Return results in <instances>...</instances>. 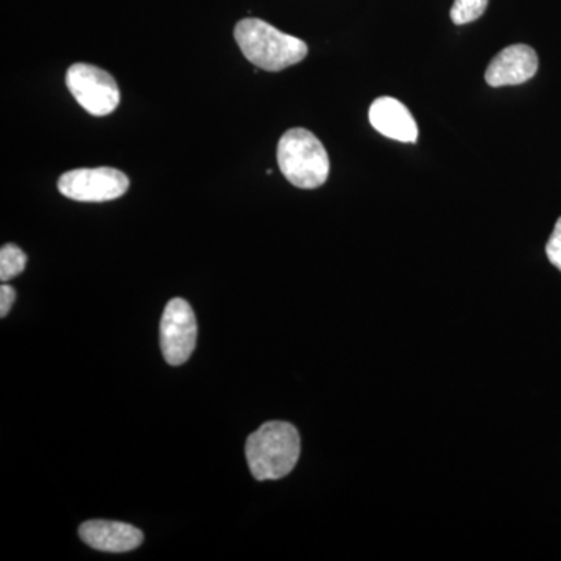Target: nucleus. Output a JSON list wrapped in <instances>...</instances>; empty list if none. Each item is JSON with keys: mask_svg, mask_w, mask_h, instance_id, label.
Segmentation results:
<instances>
[{"mask_svg": "<svg viewBox=\"0 0 561 561\" xmlns=\"http://www.w3.org/2000/svg\"><path fill=\"white\" fill-rule=\"evenodd\" d=\"M234 39L251 65L268 72H279L308 57L309 47L305 41L287 35L257 18L239 21Z\"/></svg>", "mask_w": 561, "mask_h": 561, "instance_id": "1", "label": "nucleus"}, {"mask_svg": "<svg viewBox=\"0 0 561 561\" xmlns=\"http://www.w3.org/2000/svg\"><path fill=\"white\" fill-rule=\"evenodd\" d=\"M300 434L286 421H268L247 440L245 456L256 481L286 478L300 459Z\"/></svg>", "mask_w": 561, "mask_h": 561, "instance_id": "2", "label": "nucleus"}, {"mask_svg": "<svg viewBox=\"0 0 561 561\" xmlns=\"http://www.w3.org/2000/svg\"><path fill=\"white\" fill-rule=\"evenodd\" d=\"M278 165L287 181L300 190H317L330 176L328 151L306 128H290L280 136Z\"/></svg>", "mask_w": 561, "mask_h": 561, "instance_id": "3", "label": "nucleus"}, {"mask_svg": "<svg viewBox=\"0 0 561 561\" xmlns=\"http://www.w3.org/2000/svg\"><path fill=\"white\" fill-rule=\"evenodd\" d=\"M66 84L81 108L92 116H108L119 106L121 91L116 80L98 66L76 62L66 73Z\"/></svg>", "mask_w": 561, "mask_h": 561, "instance_id": "4", "label": "nucleus"}, {"mask_svg": "<svg viewBox=\"0 0 561 561\" xmlns=\"http://www.w3.org/2000/svg\"><path fill=\"white\" fill-rule=\"evenodd\" d=\"M130 187L124 172L111 168L77 169L62 173L58 191L70 201L102 203L116 201Z\"/></svg>", "mask_w": 561, "mask_h": 561, "instance_id": "5", "label": "nucleus"}, {"mask_svg": "<svg viewBox=\"0 0 561 561\" xmlns=\"http://www.w3.org/2000/svg\"><path fill=\"white\" fill-rule=\"evenodd\" d=\"M162 356L172 367L190 360L197 345V320L190 302L173 298L165 306L160 324Z\"/></svg>", "mask_w": 561, "mask_h": 561, "instance_id": "6", "label": "nucleus"}, {"mask_svg": "<svg viewBox=\"0 0 561 561\" xmlns=\"http://www.w3.org/2000/svg\"><path fill=\"white\" fill-rule=\"evenodd\" d=\"M537 70V51L526 44H515L491 60L485 80L493 88L515 87L534 79Z\"/></svg>", "mask_w": 561, "mask_h": 561, "instance_id": "7", "label": "nucleus"}, {"mask_svg": "<svg viewBox=\"0 0 561 561\" xmlns=\"http://www.w3.org/2000/svg\"><path fill=\"white\" fill-rule=\"evenodd\" d=\"M79 535L90 548L102 552H130L144 541V534L138 527L102 519L81 524Z\"/></svg>", "mask_w": 561, "mask_h": 561, "instance_id": "8", "label": "nucleus"}, {"mask_svg": "<svg viewBox=\"0 0 561 561\" xmlns=\"http://www.w3.org/2000/svg\"><path fill=\"white\" fill-rule=\"evenodd\" d=\"M368 119L373 128L386 138L412 144L419 139V125L411 111L397 99H376L368 111Z\"/></svg>", "mask_w": 561, "mask_h": 561, "instance_id": "9", "label": "nucleus"}, {"mask_svg": "<svg viewBox=\"0 0 561 561\" xmlns=\"http://www.w3.org/2000/svg\"><path fill=\"white\" fill-rule=\"evenodd\" d=\"M27 265V256L20 247L13 243H5L0 250V280L9 283L10 279L16 278L24 272Z\"/></svg>", "mask_w": 561, "mask_h": 561, "instance_id": "10", "label": "nucleus"}, {"mask_svg": "<svg viewBox=\"0 0 561 561\" xmlns=\"http://www.w3.org/2000/svg\"><path fill=\"white\" fill-rule=\"evenodd\" d=\"M489 0H456L451 9V20L456 25L470 24L485 13Z\"/></svg>", "mask_w": 561, "mask_h": 561, "instance_id": "11", "label": "nucleus"}, {"mask_svg": "<svg viewBox=\"0 0 561 561\" xmlns=\"http://www.w3.org/2000/svg\"><path fill=\"white\" fill-rule=\"evenodd\" d=\"M546 254H548L551 264L556 265L561 272V217L557 220L552 236L549 238L548 245H546Z\"/></svg>", "mask_w": 561, "mask_h": 561, "instance_id": "12", "label": "nucleus"}, {"mask_svg": "<svg viewBox=\"0 0 561 561\" xmlns=\"http://www.w3.org/2000/svg\"><path fill=\"white\" fill-rule=\"evenodd\" d=\"M14 300H16V290L9 286V284L3 283L2 287H0V317H7L11 306L14 305Z\"/></svg>", "mask_w": 561, "mask_h": 561, "instance_id": "13", "label": "nucleus"}]
</instances>
